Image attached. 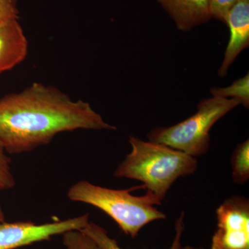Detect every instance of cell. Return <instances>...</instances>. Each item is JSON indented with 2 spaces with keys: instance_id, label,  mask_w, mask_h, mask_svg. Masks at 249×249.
<instances>
[{
  "instance_id": "obj_1",
  "label": "cell",
  "mask_w": 249,
  "mask_h": 249,
  "mask_svg": "<svg viewBox=\"0 0 249 249\" xmlns=\"http://www.w3.org/2000/svg\"><path fill=\"white\" fill-rule=\"evenodd\" d=\"M116 129L89 103L50 85L34 83L0 98V143L7 154L32 151L62 132Z\"/></svg>"
},
{
  "instance_id": "obj_2",
  "label": "cell",
  "mask_w": 249,
  "mask_h": 249,
  "mask_svg": "<svg viewBox=\"0 0 249 249\" xmlns=\"http://www.w3.org/2000/svg\"><path fill=\"white\" fill-rule=\"evenodd\" d=\"M129 143L132 151L118 165L114 176L141 181L143 189L160 201L178 178L197 169L196 158L172 147L134 137H129Z\"/></svg>"
},
{
  "instance_id": "obj_3",
  "label": "cell",
  "mask_w": 249,
  "mask_h": 249,
  "mask_svg": "<svg viewBox=\"0 0 249 249\" xmlns=\"http://www.w3.org/2000/svg\"><path fill=\"white\" fill-rule=\"evenodd\" d=\"M141 188H143L142 185L127 189H111L88 181H80L69 189L67 196L71 201L101 210L126 235L134 238L147 224L166 218L165 214L155 207L161 201L151 192L147 191L142 196L131 194V192Z\"/></svg>"
},
{
  "instance_id": "obj_4",
  "label": "cell",
  "mask_w": 249,
  "mask_h": 249,
  "mask_svg": "<svg viewBox=\"0 0 249 249\" xmlns=\"http://www.w3.org/2000/svg\"><path fill=\"white\" fill-rule=\"evenodd\" d=\"M240 104L233 98L214 97L202 100L197 111L186 120L170 127H155L147 134L150 142L166 145L196 157L207 153L210 130L219 119Z\"/></svg>"
},
{
  "instance_id": "obj_5",
  "label": "cell",
  "mask_w": 249,
  "mask_h": 249,
  "mask_svg": "<svg viewBox=\"0 0 249 249\" xmlns=\"http://www.w3.org/2000/svg\"><path fill=\"white\" fill-rule=\"evenodd\" d=\"M89 222V214L66 220L36 224L32 222H6L0 205V249H15L49 240L70 231H80Z\"/></svg>"
},
{
  "instance_id": "obj_6",
  "label": "cell",
  "mask_w": 249,
  "mask_h": 249,
  "mask_svg": "<svg viewBox=\"0 0 249 249\" xmlns=\"http://www.w3.org/2000/svg\"><path fill=\"white\" fill-rule=\"evenodd\" d=\"M217 229L211 249H249V202L242 196L224 201L216 211Z\"/></svg>"
},
{
  "instance_id": "obj_7",
  "label": "cell",
  "mask_w": 249,
  "mask_h": 249,
  "mask_svg": "<svg viewBox=\"0 0 249 249\" xmlns=\"http://www.w3.org/2000/svg\"><path fill=\"white\" fill-rule=\"evenodd\" d=\"M226 24L230 29V40L218 75L227 76L228 70L239 54L249 44V0H240L228 14Z\"/></svg>"
},
{
  "instance_id": "obj_8",
  "label": "cell",
  "mask_w": 249,
  "mask_h": 249,
  "mask_svg": "<svg viewBox=\"0 0 249 249\" xmlns=\"http://www.w3.org/2000/svg\"><path fill=\"white\" fill-rule=\"evenodd\" d=\"M18 19L0 22V73L19 65L27 55L29 44Z\"/></svg>"
},
{
  "instance_id": "obj_9",
  "label": "cell",
  "mask_w": 249,
  "mask_h": 249,
  "mask_svg": "<svg viewBox=\"0 0 249 249\" xmlns=\"http://www.w3.org/2000/svg\"><path fill=\"white\" fill-rule=\"evenodd\" d=\"M183 31L209 22L211 17L209 0H157Z\"/></svg>"
},
{
  "instance_id": "obj_10",
  "label": "cell",
  "mask_w": 249,
  "mask_h": 249,
  "mask_svg": "<svg viewBox=\"0 0 249 249\" xmlns=\"http://www.w3.org/2000/svg\"><path fill=\"white\" fill-rule=\"evenodd\" d=\"M175 237L169 249H181L183 247L181 240L185 230L184 212L181 213L179 217L175 221ZM80 231L92 239L101 249H123L114 239L109 237L106 229L95 223L89 221L88 225Z\"/></svg>"
},
{
  "instance_id": "obj_11",
  "label": "cell",
  "mask_w": 249,
  "mask_h": 249,
  "mask_svg": "<svg viewBox=\"0 0 249 249\" xmlns=\"http://www.w3.org/2000/svg\"><path fill=\"white\" fill-rule=\"evenodd\" d=\"M232 179L237 184H245L249 178V140L237 145L231 157Z\"/></svg>"
},
{
  "instance_id": "obj_12",
  "label": "cell",
  "mask_w": 249,
  "mask_h": 249,
  "mask_svg": "<svg viewBox=\"0 0 249 249\" xmlns=\"http://www.w3.org/2000/svg\"><path fill=\"white\" fill-rule=\"evenodd\" d=\"M211 93L214 97L231 98L237 100L244 107H249V75L236 80L227 88H214Z\"/></svg>"
},
{
  "instance_id": "obj_13",
  "label": "cell",
  "mask_w": 249,
  "mask_h": 249,
  "mask_svg": "<svg viewBox=\"0 0 249 249\" xmlns=\"http://www.w3.org/2000/svg\"><path fill=\"white\" fill-rule=\"evenodd\" d=\"M62 236L65 249H102L81 231H70Z\"/></svg>"
},
{
  "instance_id": "obj_14",
  "label": "cell",
  "mask_w": 249,
  "mask_h": 249,
  "mask_svg": "<svg viewBox=\"0 0 249 249\" xmlns=\"http://www.w3.org/2000/svg\"><path fill=\"white\" fill-rule=\"evenodd\" d=\"M11 162V159L0 143V192L11 189L16 185Z\"/></svg>"
},
{
  "instance_id": "obj_15",
  "label": "cell",
  "mask_w": 249,
  "mask_h": 249,
  "mask_svg": "<svg viewBox=\"0 0 249 249\" xmlns=\"http://www.w3.org/2000/svg\"><path fill=\"white\" fill-rule=\"evenodd\" d=\"M240 0H209L211 17L225 23L228 14Z\"/></svg>"
},
{
  "instance_id": "obj_16",
  "label": "cell",
  "mask_w": 249,
  "mask_h": 249,
  "mask_svg": "<svg viewBox=\"0 0 249 249\" xmlns=\"http://www.w3.org/2000/svg\"><path fill=\"white\" fill-rule=\"evenodd\" d=\"M17 0H0V22L18 18Z\"/></svg>"
},
{
  "instance_id": "obj_17",
  "label": "cell",
  "mask_w": 249,
  "mask_h": 249,
  "mask_svg": "<svg viewBox=\"0 0 249 249\" xmlns=\"http://www.w3.org/2000/svg\"><path fill=\"white\" fill-rule=\"evenodd\" d=\"M181 249H207L204 248V247H192V246H186V247H183Z\"/></svg>"
}]
</instances>
